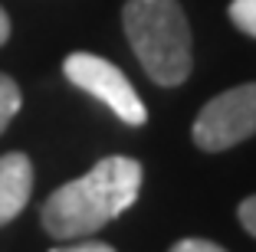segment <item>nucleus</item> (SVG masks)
Segmentation results:
<instances>
[{"label": "nucleus", "mask_w": 256, "mask_h": 252, "mask_svg": "<svg viewBox=\"0 0 256 252\" xmlns=\"http://www.w3.org/2000/svg\"><path fill=\"white\" fill-rule=\"evenodd\" d=\"M122 26L144 75L164 89L188 82L194 69V43L178 0H128L122 7Z\"/></svg>", "instance_id": "2"}, {"label": "nucleus", "mask_w": 256, "mask_h": 252, "mask_svg": "<svg viewBox=\"0 0 256 252\" xmlns=\"http://www.w3.org/2000/svg\"><path fill=\"white\" fill-rule=\"evenodd\" d=\"M226 13H230V20H234L236 30L256 39V0H234Z\"/></svg>", "instance_id": "7"}, {"label": "nucleus", "mask_w": 256, "mask_h": 252, "mask_svg": "<svg viewBox=\"0 0 256 252\" xmlns=\"http://www.w3.org/2000/svg\"><path fill=\"white\" fill-rule=\"evenodd\" d=\"M142 164L135 157H106L89 174L56 187L40 207L43 230L56 239H82L135 207L142 190Z\"/></svg>", "instance_id": "1"}, {"label": "nucleus", "mask_w": 256, "mask_h": 252, "mask_svg": "<svg viewBox=\"0 0 256 252\" xmlns=\"http://www.w3.org/2000/svg\"><path fill=\"white\" fill-rule=\"evenodd\" d=\"M23 95H20V85H16L10 75L0 72V134L7 131V125L14 121V115L20 111Z\"/></svg>", "instance_id": "6"}, {"label": "nucleus", "mask_w": 256, "mask_h": 252, "mask_svg": "<svg viewBox=\"0 0 256 252\" xmlns=\"http://www.w3.org/2000/svg\"><path fill=\"white\" fill-rule=\"evenodd\" d=\"M168 252H226L224 246H217V243H210V239H181V243H174Z\"/></svg>", "instance_id": "8"}, {"label": "nucleus", "mask_w": 256, "mask_h": 252, "mask_svg": "<svg viewBox=\"0 0 256 252\" xmlns=\"http://www.w3.org/2000/svg\"><path fill=\"white\" fill-rule=\"evenodd\" d=\"M50 252H115V249L106 243H76L69 249H50Z\"/></svg>", "instance_id": "10"}, {"label": "nucleus", "mask_w": 256, "mask_h": 252, "mask_svg": "<svg viewBox=\"0 0 256 252\" xmlns=\"http://www.w3.org/2000/svg\"><path fill=\"white\" fill-rule=\"evenodd\" d=\"M10 39V16L4 13V7H0V46Z\"/></svg>", "instance_id": "11"}, {"label": "nucleus", "mask_w": 256, "mask_h": 252, "mask_svg": "<svg viewBox=\"0 0 256 252\" xmlns=\"http://www.w3.org/2000/svg\"><path fill=\"white\" fill-rule=\"evenodd\" d=\"M33 190V164L26 154H4L0 157V226L23 213Z\"/></svg>", "instance_id": "5"}, {"label": "nucleus", "mask_w": 256, "mask_h": 252, "mask_svg": "<svg viewBox=\"0 0 256 252\" xmlns=\"http://www.w3.org/2000/svg\"><path fill=\"white\" fill-rule=\"evenodd\" d=\"M194 144L204 154H220L256 134V82L234 85L214 95L200 108L194 128Z\"/></svg>", "instance_id": "3"}, {"label": "nucleus", "mask_w": 256, "mask_h": 252, "mask_svg": "<svg viewBox=\"0 0 256 252\" xmlns=\"http://www.w3.org/2000/svg\"><path fill=\"white\" fill-rule=\"evenodd\" d=\"M62 72L76 89H82L86 95H92L96 102L106 105L118 121H125L132 128H142L148 121L144 102L138 98V92L132 89V82L125 79V72L115 62L92 56V52H72L62 62Z\"/></svg>", "instance_id": "4"}, {"label": "nucleus", "mask_w": 256, "mask_h": 252, "mask_svg": "<svg viewBox=\"0 0 256 252\" xmlns=\"http://www.w3.org/2000/svg\"><path fill=\"white\" fill-rule=\"evenodd\" d=\"M240 223H243V230L250 233V236H256V197H246V200L240 203Z\"/></svg>", "instance_id": "9"}]
</instances>
